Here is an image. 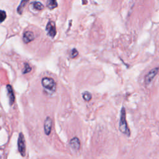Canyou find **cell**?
Masks as SVG:
<instances>
[{
    "instance_id": "6da1fadb",
    "label": "cell",
    "mask_w": 159,
    "mask_h": 159,
    "mask_svg": "<svg viewBox=\"0 0 159 159\" xmlns=\"http://www.w3.org/2000/svg\"><path fill=\"white\" fill-rule=\"evenodd\" d=\"M119 130L122 134H124L127 136H130V129L127 125V120H126L125 109L124 107H122L120 111Z\"/></svg>"
},
{
    "instance_id": "7a4b0ae2",
    "label": "cell",
    "mask_w": 159,
    "mask_h": 159,
    "mask_svg": "<svg viewBox=\"0 0 159 159\" xmlns=\"http://www.w3.org/2000/svg\"><path fill=\"white\" fill-rule=\"evenodd\" d=\"M42 84L44 88L49 91L54 92L56 89V83L52 78L45 77L42 78Z\"/></svg>"
},
{
    "instance_id": "3957f363",
    "label": "cell",
    "mask_w": 159,
    "mask_h": 159,
    "mask_svg": "<svg viewBox=\"0 0 159 159\" xmlns=\"http://www.w3.org/2000/svg\"><path fill=\"white\" fill-rule=\"evenodd\" d=\"M17 146H18V150L19 153L22 157H24L25 155V145L24 137L22 133H20L19 135Z\"/></svg>"
},
{
    "instance_id": "277c9868",
    "label": "cell",
    "mask_w": 159,
    "mask_h": 159,
    "mask_svg": "<svg viewBox=\"0 0 159 159\" xmlns=\"http://www.w3.org/2000/svg\"><path fill=\"white\" fill-rule=\"evenodd\" d=\"M46 31L47 32V34L52 38H53L56 34V26L55 23L53 21H49L46 26Z\"/></svg>"
},
{
    "instance_id": "5b68a950",
    "label": "cell",
    "mask_w": 159,
    "mask_h": 159,
    "mask_svg": "<svg viewBox=\"0 0 159 159\" xmlns=\"http://www.w3.org/2000/svg\"><path fill=\"white\" fill-rule=\"evenodd\" d=\"M158 70H159V68L158 67H157V68H153L152 70H151L148 73V74L145 77V84H147V85L149 84L152 82V81L153 80L155 76L158 73Z\"/></svg>"
},
{
    "instance_id": "8992f818",
    "label": "cell",
    "mask_w": 159,
    "mask_h": 159,
    "mask_svg": "<svg viewBox=\"0 0 159 159\" xmlns=\"http://www.w3.org/2000/svg\"><path fill=\"white\" fill-rule=\"evenodd\" d=\"M52 127V120L50 117H47L44 122V132L46 135H48L50 134Z\"/></svg>"
},
{
    "instance_id": "52a82bcc",
    "label": "cell",
    "mask_w": 159,
    "mask_h": 159,
    "mask_svg": "<svg viewBox=\"0 0 159 159\" xmlns=\"http://www.w3.org/2000/svg\"><path fill=\"white\" fill-rule=\"evenodd\" d=\"M70 146L74 150H78L80 148V140L77 137H75L70 141Z\"/></svg>"
},
{
    "instance_id": "ba28073f",
    "label": "cell",
    "mask_w": 159,
    "mask_h": 159,
    "mask_svg": "<svg viewBox=\"0 0 159 159\" xmlns=\"http://www.w3.org/2000/svg\"><path fill=\"white\" fill-rule=\"evenodd\" d=\"M34 39H35L34 34H33V32H32L30 31H26L24 34L23 40L25 43H28L29 42L32 41Z\"/></svg>"
},
{
    "instance_id": "9c48e42d",
    "label": "cell",
    "mask_w": 159,
    "mask_h": 159,
    "mask_svg": "<svg viewBox=\"0 0 159 159\" xmlns=\"http://www.w3.org/2000/svg\"><path fill=\"white\" fill-rule=\"evenodd\" d=\"M7 94H8V97L9 99V102L10 104L12 105L15 100V96L14 94V92H13V89L12 88V86L9 84L7 85Z\"/></svg>"
},
{
    "instance_id": "30bf717a",
    "label": "cell",
    "mask_w": 159,
    "mask_h": 159,
    "mask_svg": "<svg viewBox=\"0 0 159 159\" xmlns=\"http://www.w3.org/2000/svg\"><path fill=\"white\" fill-rule=\"evenodd\" d=\"M29 1V0H21V2H20L19 6L17 7V12L19 14H22L25 6L26 4Z\"/></svg>"
},
{
    "instance_id": "8fae6325",
    "label": "cell",
    "mask_w": 159,
    "mask_h": 159,
    "mask_svg": "<svg viewBox=\"0 0 159 159\" xmlns=\"http://www.w3.org/2000/svg\"><path fill=\"white\" fill-rule=\"evenodd\" d=\"M58 6L57 0H48L47 2V6L50 9H53Z\"/></svg>"
},
{
    "instance_id": "7c38bea8",
    "label": "cell",
    "mask_w": 159,
    "mask_h": 159,
    "mask_svg": "<svg viewBox=\"0 0 159 159\" xmlns=\"http://www.w3.org/2000/svg\"><path fill=\"white\" fill-rule=\"evenodd\" d=\"M33 7L35 9H36L37 11L42 10L44 8L43 5L40 2H33Z\"/></svg>"
},
{
    "instance_id": "4fadbf2b",
    "label": "cell",
    "mask_w": 159,
    "mask_h": 159,
    "mask_svg": "<svg viewBox=\"0 0 159 159\" xmlns=\"http://www.w3.org/2000/svg\"><path fill=\"white\" fill-rule=\"evenodd\" d=\"M83 98L86 101H89L92 98V96L88 91H84L83 93Z\"/></svg>"
},
{
    "instance_id": "5bb4252c",
    "label": "cell",
    "mask_w": 159,
    "mask_h": 159,
    "mask_svg": "<svg viewBox=\"0 0 159 159\" xmlns=\"http://www.w3.org/2000/svg\"><path fill=\"white\" fill-rule=\"evenodd\" d=\"M6 18V13L4 11L0 10V22H3Z\"/></svg>"
},
{
    "instance_id": "9a60e30c",
    "label": "cell",
    "mask_w": 159,
    "mask_h": 159,
    "mask_svg": "<svg viewBox=\"0 0 159 159\" xmlns=\"http://www.w3.org/2000/svg\"><path fill=\"white\" fill-rule=\"evenodd\" d=\"M78 55V50L76 49V48H73L71 52V53H70V56L71 58H74L75 57H76Z\"/></svg>"
},
{
    "instance_id": "2e32d148",
    "label": "cell",
    "mask_w": 159,
    "mask_h": 159,
    "mask_svg": "<svg viewBox=\"0 0 159 159\" xmlns=\"http://www.w3.org/2000/svg\"><path fill=\"white\" fill-rule=\"evenodd\" d=\"M30 70H31V68L30 67V66L27 63H25L24 69L23 70V73H27L30 72Z\"/></svg>"
}]
</instances>
